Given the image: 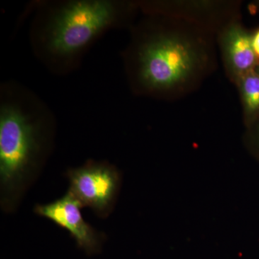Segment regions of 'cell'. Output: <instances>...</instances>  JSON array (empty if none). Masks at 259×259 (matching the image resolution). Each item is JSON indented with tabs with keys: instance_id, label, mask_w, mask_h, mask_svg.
Here are the masks:
<instances>
[{
	"instance_id": "1",
	"label": "cell",
	"mask_w": 259,
	"mask_h": 259,
	"mask_svg": "<svg viewBox=\"0 0 259 259\" xmlns=\"http://www.w3.org/2000/svg\"><path fill=\"white\" fill-rule=\"evenodd\" d=\"M49 141L45 129L15 104L0 110V204L13 213L41 171Z\"/></svg>"
},
{
	"instance_id": "2",
	"label": "cell",
	"mask_w": 259,
	"mask_h": 259,
	"mask_svg": "<svg viewBox=\"0 0 259 259\" xmlns=\"http://www.w3.org/2000/svg\"><path fill=\"white\" fill-rule=\"evenodd\" d=\"M209 63L204 39L180 29L155 32L141 42L136 53L138 79L153 93L187 90L206 72Z\"/></svg>"
},
{
	"instance_id": "3",
	"label": "cell",
	"mask_w": 259,
	"mask_h": 259,
	"mask_svg": "<svg viewBox=\"0 0 259 259\" xmlns=\"http://www.w3.org/2000/svg\"><path fill=\"white\" fill-rule=\"evenodd\" d=\"M117 4L107 0L74 1L54 15L47 37L49 50L56 56L75 55L115 23Z\"/></svg>"
},
{
	"instance_id": "4",
	"label": "cell",
	"mask_w": 259,
	"mask_h": 259,
	"mask_svg": "<svg viewBox=\"0 0 259 259\" xmlns=\"http://www.w3.org/2000/svg\"><path fill=\"white\" fill-rule=\"evenodd\" d=\"M69 180L68 192L82 207H89L100 218L109 217L118 199L122 175L107 162L88 161L82 166L66 172Z\"/></svg>"
},
{
	"instance_id": "5",
	"label": "cell",
	"mask_w": 259,
	"mask_h": 259,
	"mask_svg": "<svg viewBox=\"0 0 259 259\" xmlns=\"http://www.w3.org/2000/svg\"><path fill=\"white\" fill-rule=\"evenodd\" d=\"M81 208L79 201L67 192L54 202L37 204L34 212L69 232L78 248L92 256L101 253L107 236L84 221Z\"/></svg>"
},
{
	"instance_id": "6",
	"label": "cell",
	"mask_w": 259,
	"mask_h": 259,
	"mask_svg": "<svg viewBox=\"0 0 259 259\" xmlns=\"http://www.w3.org/2000/svg\"><path fill=\"white\" fill-rule=\"evenodd\" d=\"M221 45L227 71L235 82L259 64L252 44V33L238 20L230 22L222 29Z\"/></svg>"
},
{
	"instance_id": "7",
	"label": "cell",
	"mask_w": 259,
	"mask_h": 259,
	"mask_svg": "<svg viewBox=\"0 0 259 259\" xmlns=\"http://www.w3.org/2000/svg\"><path fill=\"white\" fill-rule=\"evenodd\" d=\"M161 10L165 14L182 18L199 27L212 28L218 26L224 28L227 25L223 23L222 3L216 2H175L165 3Z\"/></svg>"
},
{
	"instance_id": "8",
	"label": "cell",
	"mask_w": 259,
	"mask_h": 259,
	"mask_svg": "<svg viewBox=\"0 0 259 259\" xmlns=\"http://www.w3.org/2000/svg\"><path fill=\"white\" fill-rule=\"evenodd\" d=\"M236 83L241 95L245 126L248 127L259 120V74L253 70Z\"/></svg>"
},
{
	"instance_id": "9",
	"label": "cell",
	"mask_w": 259,
	"mask_h": 259,
	"mask_svg": "<svg viewBox=\"0 0 259 259\" xmlns=\"http://www.w3.org/2000/svg\"><path fill=\"white\" fill-rule=\"evenodd\" d=\"M243 143L248 153L259 161V120L245 127Z\"/></svg>"
},
{
	"instance_id": "10",
	"label": "cell",
	"mask_w": 259,
	"mask_h": 259,
	"mask_svg": "<svg viewBox=\"0 0 259 259\" xmlns=\"http://www.w3.org/2000/svg\"><path fill=\"white\" fill-rule=\"evenodd\" d=\"M252 44L255 56L259 61V28L252 33Z\"/></svg>"
},
{
	"instance_id": "11",
	"label": "cell",
	"mask_w": 259,
	"mask_h": 259,
	"mask_svg": "<svg viewBox=\"0 0 259 259\" xmlns=\"http://www.w3.org/2000/svg\"><path fill=\"white\" fill-rule=\"evenodd\" d=\"M253 5H254L255 9L258 10L259 12V1H255L253 3Z\"/></svg>"
},
{
	"instance_id": "12",
	"label": "cell",
	"mask_w": 259,
	"mask_h": 259,
	"mask_svg": "<svg viewBox=\"0 0 259 259\" xmlns=\"http://www.w3.org/2000/svg\"><path fill=\"white\" fill-rule=\"evenodd\" d=\"M255 71L259 74V64L257 65L256 67H255Z\"/></svg>"
}]
</instances>
